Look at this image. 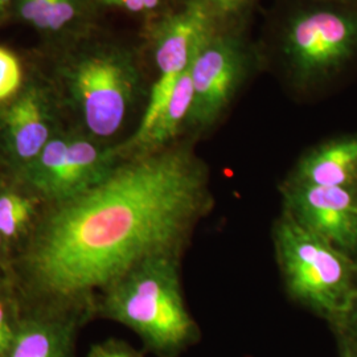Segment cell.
Returning <instances> with one entry per match:
<instances>
[{
    "label": "cell",
    "mask_w": 357,
    "mask_h": 357,
    "mask_svg": "<svg viewBox=\"0 0 357 357\" xmlns=\"http://www.w3.org/2000/svg\"><path fill=\"white\" fill-rule=\"evenodd\" d=\"M213 197L192 142L126 158L53 208L24 253L32 287L57 301L105 290L142 261L180 255Z\"/></svg>",
    "instance_id": "obj_1"
},
{
    "label": "cell",
    "mask_w": 357,
    "mask_h": 357,
    "mask_svg": "<svg viewBox=\"0 0 357 357\" xmlns=\"http://www.w3.org/2000/svg\"><path fill=\"white\" fill-rule=\"evenodd\" d=\"M268 54L296 93L320 89L357 61V8L319 0H293L270 38Z\"/></svg>",
    "instance_id": "obj_2"
},
{
    "label": "cell",
    "mask_w": 357,
    "mask_h": 357,
    "mask_svg": "<svg viewBox=\"0 0 357 357\" xmlns=\"http://www.w3.org/2000/svg\"><path fill=\"white\" fill-rule=\"evenodd\" d=\"M178 255H155L103 290L101 312L135 332L149 351L176 357L196 344L200 328L185 306Z\"/></svg>",
    "instance_id": "obj_3"
},
{
    "label": "cell",
    "mask_w": 357,
    "mask_h": 357,
    "mask_svg": "<svg viewBox=\"0 0 357 357\" xmlns=\"http://www.w3.org/2000/svg\"><path fill=\"white\" fill-rule=\"evenodd\" d=\"M274 238L289 293L336 327L356 293V262L287 212L278 220Z\"/></svg>",
    "instance_id": "obj_4"
},
{
    "label": "cell",
    "mask_w": 357,
    "mask_h": 357,
    "mask_svg": "<svg viewBox=\"0 0 357 357\" xmlns=\"http://www.w3.org/2000/svg\"><path fill=\"white\" fill-rule=\"evenodd\" d=\"M69 86L90 134L105 139L123 126L139 91L141 70L131 52L100 45L77 59Z\"/></svg>",
    "instance_id": "obj_5"
},
{
    "label": "cell",
    "mask_w": 357,
    "mask_h": 357,
    "mask_svg": "<svg viewBox=\"0 0 357 357\" xmlns=\"http://www.w3.org/2000/svg\"><path fill=\"white\" fill-rule=\"evenodd\" d=\"M261 64V52L245 31L212 29L192 61L193 103L187 130L200 135L213 128Z\"/></svg>",
    "instance_id": "obj_6"
},
{
    "label": "cell",
    "mask_w": 357,
    "mask_h": 357,
    "mask_svg": "<svg viewBox=\"0 0 357 357\" xmlns=\"http://www.w3.org/2000/svg\"><path fill=\"white\" fill-rule=\"evenodd\" d=\"M212 29L204 13L187 0L178 10L159 16L153 23L150 31L158 77L137 131L128 142L118 146L121 158H128L153 128L178 79L191 68L203 38Z\"/></svg>",
    "instance_id": "obj_7"
},
{
    "label": "cell",
    "mask_w": 357,
    "mask_h": 357,
    "mask_svg": "<svg viewBox=\"0 0 357 357\" xmlns=\"http://www.w3.org/2000/svg\"><path fill=\"white\" fill-rule=\"evenodd\" d=\"M283 195L296 222L342 253L357 255V190L287 180Z\"/></svg>",
    "instance_id": "obj_8"
},
{
    "label": "cell",
    "mask_w": 357,
    "mask_h": 357,
    "mask_svg": "<svg viewBox=\"0 0 357 357\" xmlns=\"http://www.w3.org/2000/svg\"><path fill=\"white\" fill-rule=\"evenodd\" d=\"M6 141L13 158L23 166L31 165L51 141L48 103L36 88L26 89L3 114Z\"/></svg>",
    "instance_id": "obj_9"
},
{
    "label": "cell",
    "mask_w": 357,
    "mask_h": 357,
    "mask_svg": "<svg viewBox=\"0 0 357 357\" xmlns=\"http://www.w3.org/2000/svg\"><path fill=\"white\" fill-rule=\"evenodd\" d=\"M289 180L357 190V134L328 139L310 149L298 160Z\"/></svg>",
    "instance_id": "obj_10"
},
{
    "label": "cell",
    "mask_w": 357,
    "mask_h": 357,
    "mask_svg": "<svg viewBox=\"0 0 357 357\" xmlns=\"http://www.w3.org/2000/svg\"><path fill=\"white\" fill-rule=\"evenodd\" d=\"M121 159L118 147H100L84 138H69L64 167L52 202H64L106 178Z\"/></svg>",
    "instance_id": "obj_11"
},
{
    "label": "cell",
    "mask_w": 357,
    "mask_h": 357,
    "mask_svg": "<svg viewBox=\"0 0 357 357\" xmlns=\"http://www.w3.org/2000/svg\"><path fill=\"white\" fill-rule=\"evenodd\" d=\"M73 326L63 320L38 318L16 328L6 357H72Z\"/></svg>",
    "instance_id": "obj_12"
},
{
    "label": "cell",
    "mask_w": 357,
    "mask_h": 357,
    "mask_svg": "<svg viewBox=\"0 0 357 357\" xmlns=\"http://www.w3.org/2000/svg\"><path fill=\"white\" fill-rule=\"evenodd\" d=\"M68 144L69 138L52 137L36 159L26 167V181L50 200L63 172Z\"/></svg>",
    "instance_id": "obj_13"
},
{
    "label": "cell",
    "mask_w": 357,
    "mask_h": 357,
    "mask_svg": "<svg viewBox=\"0 0 357 357\" xmlns=\"http://www.w3.org/2000/svg\"><path fill=\"white\" fill-rule=\"evenodd\" d=\"M195 4L220 31H245L259 0H187Z\"/></svg>",
    "instance_id": "obj_14"
},
{
    "label": "cell",
    "mask_w": 357,
    "mask_h": 357,
    "mask_svg": "<svg viewBox=\"0 0 357 357\" xmlns=\"http://www.w3.org/2000/svg\"><path fill=\"white\" fill-rule=\"evenodd\" d=\"M33 208V202L20 193H0V234L4 238H13L26 229Z\"/></svg>",
    "instance_id": "obj_15"
},
{
    "label": "cell",
    "mask_w": 357,
    "mask_h": 357,
    "mask_svg": "<svg viewBox=\"0 0 357 357\" xmlns=\"http://www.w3.org/2000/svg\"><path fill=\"white\" fill-rule=\"evenodd\" d=\"M22 66L16 56L0 47V102L8 100L22 85Z\"/></svg>",
    "instance_id": "obj_16"
},
{
    "label": "cell",
    "mask_w": 357,
    "mask_h": 357,
    "mask_svg": "<svg viewBox=\"0 0 357 357\" xmlns=\"http://www.w3.org/2000/svg\"><path fill=\"white\" fill-rule=\"evenodd\" d=\"M78 0H53L48 20V31L59 32L68 26L77 15Z\"/></svg>",
    "instance_id": "obj_17"
},
{
    "label": "cell",
    "mask_w": 357,
    "mask_h": 357,
    "mask_svg": "<svg viewBox=\"0 0 357 357\" xmlns=\"http://www.w3.org/2000/svg\"><path fill=\"white\" fill-rule=\"evenodd\" d=\"M103 4L116 7L131 13H159L167 1L172 0H100Z\"/></svg>",
    "instance_id": "obj_18"
},
{
    "label": "cell",
    "mask_w": 357,
    "mask_h": 357,
    "mask_svg": "<svg viewBox=\"0 0 357 357\" xmlns=\"http://www.w3.org/2000/svg\"><path fill=\"white\" fill-rule=\"evenodd\" d=\"M16 328L10 319V311L4 299L0 296V357H6L13 343Z\"/></svg>",
    "instance_id": "obj_19"
},
{
    "label": "cell",
    "mask_w": 357,
    "mask_h": 357,
    "mask_svg": "<svg viewBox=\"0 0 357 357\" xmlns=\"http://www.w3.org/2000/svg\"><path fill=\"white\" fill-rule=\"evenodd\" d=\"M88 357H141V355L125 343L110 340L93 345Z\"/></svg>",
    "instance_id": "obj_20"
},
{
    "label": "cell",
    "mask_w": 357,
    "mask_h": 357,
    "mask_svg": "<svg viewBox=\"0 0 357 357\" xmlns=\"http://www.w3.org/2000/svg\"><path fill=\"white\" fill-rule=\"evenodd\" d=\"M339 335L348 337L357 345V289L354 299L345 312L344 318L336 326Z\"/></svg>",
    "instance_id": "obj_21"
},
{
    "label": "cell",
    "mask_w": 357,
    "mask_h": 357,
    "mask_svg": "<svg viewBox=\"0 0 357 357\" xmlns=\"http://www.w3.org/2000/svg\"><path fill=\"white\" fill-rule=\"evenodd\" d=\"M340 344V357H357V345L348 337L339 335Z\"/></svg>",
    "instance_id": "obj_22"
},
{
    "label": "cell",
    "mask_w": 357,
    "mask_h": 357,
    "mask_svg": "<svg viewBox=\"0 0 357 357\" xmlns=\"http://www.w3.org/2000/svg\"><path fill=\"white\" fill-rule=\"evenodd\" d=\"M319 1H327V3H333L344 7H351V8H357V0H319Z\"/></svg>",
    "instance_id": "obj_23"
},
{
    "label": "cell",
    "mask_w": 357,
    "mask_h": 357,
    "mask_svg": "<svg viewBox=\"0 0 357 357\" xmlns=\"http://www.w3.org/2000/svg\"><path fill=\"white\" fill-rule=\"evenodd\" d=\"M10 1H11V0H0V13L6 10V7L8 6Z\"/></svg>",
    "instance_id": "obj_24"
},
{
    "label": "cell",
    "mask_w": 357,
    "mask_h": 357,
    "mask_svg": "<svg viewBox=\"0 0 357 357\" xmlns=\"http://www.w3.org/2000/svg\"><path fill=\"white\" fill-rule=\"evenodd\" d=\"M4 240H6V238H4V237H3L1 234H0V250H1V248H3V243H4Z\"/></svg>",
    "instance_id": "obj_25"
}]
</instances>
